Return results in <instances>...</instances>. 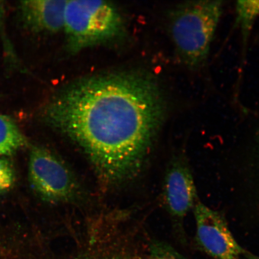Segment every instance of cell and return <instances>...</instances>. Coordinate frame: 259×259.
Instances as JSON below:
<instances>
[{
    "mask_svg": "<svg viewBox=\"0 0 259 259\" xmlns=\"http://www.w3.org/2000/svg\"><path fill=\"white\" fill-rule=\"evenodd\" d=\"M199 247L215 259H242L245 250L236 241L224 217L198 202L193 209Z\"/></svg>",
    "mask_w": 259,
    "mask_h": 259,
    "instance_id": "8992f818",
    "label": "cell"
},
{
    "mask_svg": "<svg viewBox=\"0 0 259 259\" xmlns=\"http://www.w3.org/2000/svg\"><path fill=\"white\" fill-rule=\"evenodd\" d=\"M162 200L175 231L183 240L184 219L199 200L192 171L183 154L174 155L168 164L162 188Z\"/></svg>",
    "mask_w": 259,
    "mask_h": 259,
    "instance_id": "5b68a950",
    "label": "cell"
},
{
    "mask_svg": "<svg viewBox=\"0 0 259 259\" xmlns=\"http://www.w3.org/2000/svg\"><path fill=\"white\" fill-rule=\"evenodd\" d=\"M145 259H189L167 243L153 240L145 252Z\"/></svg>",
    "mask_w": 259,
    "mask_h": 259,
    "instance_id": "8fae6325",
    "label": "cell"
},
{
    "mask_svg": "<svg viewBox=\"0 0 259 259\" xmlns=\"http://www.w3.org/2000/svg\"><path fill=\"white\" fill-rule=\"evenodd\" d=\"M29 180L37 195L52 204H73L82 200V185L72 169L50 149L32 147Z\"/></svg>",
    "mask_w": 259,
    "mask_h": 259,
    "instance_id": "277c9868",
    "label": "cell"
},
{
    "mask_svg": "<svg viewBox=\"0 0 259 259\" xmlns=\"http://www.w3.org/2000/svg\"><path fill=\"white\" fill-rule=\"evenodd\" d=\"M223 2L200 0L180 3L169 14V30L181 63L196 70L205 63L222 15Z\"/></svg>",
    "mask_w": 259,
    "mask_h": 259,
    "instance_id": "7a4b0ae2",
    "label": "cell"
},
{
    "mask_svg": "<svg viewBox=\"0 0 259 259\" xmlns=\"http://www.w3.org/2000/svg\"><path fill=\"white\" fill-rule=\"evenodd\" d=\"M166 113L163 93L153 77L125 72L73 83L48 103L44 115L111 189L130 183L143 169Z\"/></svg>",
    "mask_w": 259,
    "mask_h": 259,
    "instance_id": "6da1fadb",
    "label": "cell"
},
{
    "mask_svg": "<svg viewBox=\"0 0 259 259\" xmlns=\"http://www.w3.org/2000/svg\"><path fill=\"white\" fill-rule=\"evenodd\" d=\"M63 31L67 48L77 53L97 45L110 43L125 34L118 10L105 1H67Z\"/></svg>",
    "mask_w": 259,
    "mask_h": 259,
    "instance_id": "3957f363",
    "label": "cell"
},
{
    "mask_svg": "<svg viewBox=\"0 0 259 259\" xmlns=\"http://www.w3.org/2000/svg\"><path fill=\"white\" fill-rule=\"evenodd\" d=\"M28 144L27 138L14 119L0 114V157H9Z\"/></svg>",
    "mask_w": 259,
    "mask_h": 259,
    "instance_id": "9c48e42d",
    "label": "cell"
},
{
    "mask_svg": "<svg viewBox=\"0 0 259 259\" xmlns=\"http://www.w3.org/2000/svg\"><path fill=\"white\" fill-rule=\"evenodd\" d=\"M236 20L240 26L243 39H247L255 19L259 16V0L239 1L236 5Z\"/></svg>",
    "mask_w": 259,
    "mask_h": 259,
    "instance_id": "30bf717a",
    "label": "cell"
},
{
    "mask_svg": "<svg viewBox=\"0 0 259 259\" xmlns=\"http://www.w3.org/2000/svg\"><path fill=\"white\" fill-rule=\"evenodd\" d=\"M244 257H245L246 259H259V256L252 254L247 251H245Z\"/></svg>",
    "mask_w": 259,
    "mask_h": 259,
    "instance_id": "4fadbf2b",
    "label": "cell"
},
{
    "mask_svg": "<svg viewBox=\"0 0 259 259\" xmlns=\"http://www.w3.org/2000/svg\"><path fill=\"white\" fill-rule=\"evenodd\" d=\"M85 240L70 253L41 259H145V253L125 236L92 234Z\"/></svg>",
    "mask_w": 259,
    "mask_h": 259,
    "instance_id": "52a82bcc",
    "label": "cell"
},
{
    "mask_svg": "<svg viewBox=\"0 0 259 259\" xmlns=\"http://www.w3.org/2000/svg\"><path fill=\"white\" fill-rule=\"evenodd\" d=\"M67 2L64 0L21 2L19 9L22 19L29 29L35 32L55 33L63 30Z\"/></svg>",
    "mask_w": 259,
    "mask_h": 259,
    "instance_id": "ba28073f",
    "label": "cell"
},
{
    "mask_svg": "<svg viewBox=\"0 0 259 259\" xmlns=\"http://www.w3.org/2000/svg\"><path fill=\"white\" fill-rule=\"evenodd\" d=\"M16 171L13 161L8 157H0V195L14 187Z\"/></svg>",
    "mask_w": 259,
    "mask_h": 259,
    "instance_id": "7c38bea8",
    "label": "cell"
}]
</instances>
